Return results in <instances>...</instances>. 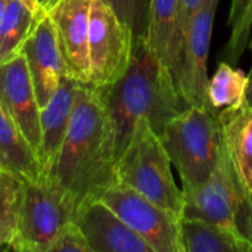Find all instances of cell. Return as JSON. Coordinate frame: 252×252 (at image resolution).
<instances>
[{"instance_id":"ffe728a7","label":"cell","mask_w":252,"mask_h":252,"mask_svg":"<svg viewBox=\"0 0 252 252\" xmlns=\"http://www.w3.org/2000/svg\"><path fill=\"white\" fill-rule=\"evenodd\" d=\"M248 74L233 65L220 61L214 75L208 81L207 96L213 109L239 108L247 103Z\"/></svg>"},{"instance_id":"7c38bea8","label":"cell","mask_w":252,"mask_h":252,"mask_svg":"<svg viewBox=\"0 0 252 252\" xmlns=\"http://www.w3.org/2000/svg\"><path fill=\"white\" fill-rule=\"evenodd\" d=\"M21 53L27 61L37 102L41 109L58 90L61 78L68 74L56 31L47 12L38 18L34 30L25 40Z\"/></svg>"},{"instance_id":"8fae6325","label":"cell","mask_w":252,"mask_h":252,"mask_svg":"<svg viewBox=\"0 0 252 252\" xmlns=\"http://www.w3.org/2000/svg\"><path fill=\"white\" fill-rule=\"evenodd\" d=\"M93 0H58L49 10L68 74L81 84L90 83L89 19Z\"/></svg>"},{"instance_id":"7402d4cb","label":"cell","mask_w":252,"mask_h":252,"mask_svg":"<svg viewBox=\"0 0 252 252\" xmlns=\"http://www.w3.org/2000/svg\"><path fill=\"white\" fill-rule=\"evenodd\" d=\"M230 35L224 44L220 61L236 65L248 49L252 32V0H232L229 13Z\"/></svg>"},{"instance_id":"484cf974","label":"cell","mask_w":252,"mask_h":252,"mask_svg":"<svg viewBox=\"0 0 252 252\" xmlns=\"http://www.w3.org/2000/svg\"><path fill=\"white\" fill-rule=\"evenodd\" d=\"M248 47H250V50H251V53H252V37H251V40H250V43H248ZM247 103H251V105H252V65H251V69H250V72H248V89H247Z\"/></svg>"},{"instance_id":"8992f818","label":"cell","mask_w":252,"mask_h":252,"mask_svg":"<svg viewBox=\"0 0 252 252\" xmlns=\"http://www.w3.org/2000/svg\"><path fill=\"white\" fill-rule=\"evenodd\" d=\"M75 207L44 176L25 182L16 233L10 251L49 252L63 226L74 220Z\"/></svg>"},{"instance_id":"9a60e30c","label":"cell","mask_w":252,"mask_h":252,"mask_svg":"<svg viewBox=\"0 0 252 252\" xmlns=\"http://www.w3.org/2000/svg\"><path fill=\"white\" fill-rule=\"evenodd\" d=\"M78 84L81 83L74 80L69 74L63 75L52 99L46 103V106L40 109L41 143L38 159L43 170V176L50 170L52 164L55 162L61 145L68 131Z\"/></svg>"},{"instance_id":"9c48e42d","label":"cell","mask_w":252,"mask_h":252,"mask_svg":"<svg viewBox=\"0 0 252 252\" xmlns=\"http://www.w3.org/2000/svg\"><path fill=\"white\" fill-rule=\"evenodd\" d=\"M219 4L220 0H205L190 18L185 31L180 59L171 71L174 86L189 106L211 108L207 96L208 53Z\"/></svg>"},{"instance_id":"44dd1931","label":"cell","mask_w":252,"mask_h":252,"mask_svg":"<svg viewBox=\"0 0 252 252\" xmlns=\"http://www.w3.org/2000/svg\"><path fill=\"white\" fill-rule=\"evenodd\" d=\"M25 182L7 171H0V245L10 251L18 224Z\"/></svg>"},{"instance_id":"7a4b0ae2","label":"cell","mask_w":252,"mask_h":252,"mask_svg":"<svg viewBox=\"0 0 252 252\" xmlns=\"http://www.w3.org/2000/svg\"><path fill=\"white\" fill-rule=\"evenodd\" d=\"M103 99L117 145V159L127 146L136 123L148 120L159 136L164 127L189 108L170 71L154 56L143 35L133 38L128 68L114 84L96 87Z\"/></svg>"},{"instance_id":"5bb4252c","label":"cell","mask_w":252,"mask_h":252,"mask_svg":"<svg viewBox=\"0 0 252 252\" xmlns=\"http://www.w3.org/2000/svg\"><path fill=\"white\" fill-rule=\"evenodd\" d=\"M143 38L154 56L171 74L185 40L180 0H149Z\"/></svg>"},{"instance_id":"603a6c76","label":"cell","mask_w":252,"mask_h":252,"mask_svg":"<svg viewBox=\"0 0 252 252\" xmlns=\"http://www.w3.org/2000/svg\"><path fill=\"white\" fill-rule=\"evenodd\" d=\"M105 1H108L112 6V9L117 12L120 19L131 28L134 37L143 35L146 28L149 0H105Z\"/></svg>"},{"instance_id":"5b68a950","label":"cell","mask_w":252,"mask_h":252,"mask_svg":"<svg viewBox=\"0 0 252 252\" xmlns=\"http://www.w3.org/2000/svg\"><path fill=\"white\" fill-rule=\"evenodd\" d=\"M159 137L180 176L182 188L204 183L224 148L217 111L204 106H189L164 127Z\"/></svg>"},{"instance_id":"cb8c5ba5","label":"cell","mask_w":252,"mask_h":252,"mask_svg":"<svg viewBox=\"0 0 252 252\" xmlns=\"http://www.w3.org/2000/svg\"><path fill=\"white\" fill-rule=\"evenodd\" d=\"M49 252H92V248L78 224L72 220L63 226Z\"/></svg>"},{"instance_id":"4fadbf2b","label":"cell","mask_w":252,"mask_h":252,"mask_svg":"<svg viewBox=\"0 0 252 252\" xmlns=\"http://www.w3.org/2000/svg\"><path fill=\"white\" fill-rule=\"evenodd\" d=\"M92 252H154L105 202L89 199L74 214Z\"/></svg>"},{"instance_id":"f1b7e54d","label":"cell","mask_w":252,"mask_h":252,"mask_svg":"<svg viewBox=\"0 0 252 252\" xmlns=\"http://www.w3.org/2000/svg\"><path fill=\"white\" fill-rule=\"evenodd\" d=\"M0 251H9V250H7L6 247H1V245H0Z\"/></svg>"},{"instance_id":"d4e9b609","label":"cell","mask_w":252,"mask_h":252,"mask_svg":"<svg viewBox=\"0 0 252 252\" xmlns=\"http://www.w3.org/2000/svg\"><path fill=\"white\" fill-rule=\"evenodd\" d=\"M205 3V0H180V9H182V21H183V31H186V27L190 21V18L195 15V12Z\"/></svg>"},{"instance_id":"4316f807","label":"cell","mask_w":252,"mask_h":252,"mask_svg":"<svg viewBox=\"0 0 252 252\" xmlns=\"http://www.w3.org/2000/svg\"><path fill=\"white\" fill-rule=\"evenodd\" d=\"M37 1H38V4L41 6V9L47 12V10H49V9H50V7L55 4L58 0H37Z\"/></svg>"},{"instance_id":"2e32d148","label":"cell","mask_w":252,"mask_h":252,"mask_svg":"<svg viewBox=\"0 0 252 252\" xmlns=\"http://www.w3.org/2000/svg\"><path fill=\"white\" fill-rule=\"evenodd\" d=\"M217 118L229 157L242 180L252 189V105L219 109Z\"/></svg>"},{"instance_id":"3957f363","label":"cell","mask_w":252,"mask_h":252,"mask_svg":"<svg viewBox=\"0 0 252 252\" xmlns=\"http://www.w3.org/2000/svg\"><path fill=\"white\" fill-rule=\"evenodd\" d=\"M182 217L213 223L252 252V189L236 171L226 146L213 174L201 185L182 188Z\"/></svg>"},{"instance_id":"ac0fdd59","label":"cell","mask_w":252,"mask_h":252,"mask_svg":"<svg viewBox=\"0 0 252 252\" xmlns=\"http://www.w3.org/2000/svg\"><path fill=\"white\" fill-rule=\"evenodd\" d=\"M44 12L37 0H9L0 19V63L21 55L25 40Z\"/></svg>"},{"instance_id":"83f0119b","label":"cell","mask_w":252,"mask_h":252,"mask_svg":"<svg viewBox=\"0 0 252 252\" xmlns=\"http://www.w3.org/2000/svg\"><path fill=\"white\" fill-rule=\"evenodd\" d=\"M7 3H9V0H0V19H1V16L4 13V9H6Z\"/></svg>"},{"instance_id":"6da1fadb","label":"cell","mask_w":252,"mask_h":252,"mask_svg":"<svg viewBox=\"0 0 252 252\" xmlns=\"http://www.w3.org/2000/svg\"><path fill=\"white\" fill-rule=\"evenodd\" d=\"M117 145L99 90L78 84L69 127L58 157L44 174L72 202L75 210L117 180Z\"/></svg>"},{"instance_id":"e0dca14e","label":"cell","mask_w":252,"mask_h":252,"mask_svg":"<svg viewBox=\"0 0 252 252\" xmlns=\"http://www.w3.org/2000/svg\"><path fill=\"white\" fill-rule=\"evenodd\" d=\"M0 170L7 171L24 182H35L43 177L37 154L22 136L15 123L0 106Z\"/></svg>"},{"instance_id":"52a82bcc","label":"cell","mask_w":252,"mask_h":252,"mask_svg":"<svg viewBox=\"0 0 252 252\" xmlns=\"http://www.w3.org/2000/svg\"><path fill=\"white\" fill-rule=\"evenodd\" d=\"M133 31L105 0H93L89 19L90 86L108 87L128 68Z\"/></svg>"},{"instance_id":"ba28073f","label":"cell","mask_w":252,"mask_h":252,"mask_svg":"<svg viewBox=\"0 0 252 252\" xmlns=\"http://www.w3.org/2000/svg\"><path fill=\"white\" fill-rule=\"evenodd\" d=\"M154 252H183L180 242V220L115 180L99 196Z\"/></svg>"},{"instance_id":"f546056e","label":"cell","mask_w":252,"mask_h":252,"mask_svg":"<svg viewBox=\"0 0 252 252\" xmlns=\"http://www.w3.org/2000/svg\"><path fill=\"white\" fill-rule=\"evenodd\" d=\"M0 171H1V170H0Z\"/></svg>"},{"instance_id":"277c9868","label":"cell","mask_w":252,"mask_h":252,"mask_svg":"<svg viewBox=\"0 0 252 252\" xmlns=\"http://www.w3.org/2000/svg\"><path fill=\"white\" fill-rule=\"evenodd\" d=\"M117 180L139 192L176 219L183 216V192L174 182L171 161L148 120L136 123L131 137L117 159Z\"/></svg>"},{"instance_id":"30bf717a","label":"cell","mask_w":252,"mask_h":252,"mask_svg":"<svg viewBox=\"0 0 252 252\" xmlns=\"http://www.w3.org/2000/svg\"><path fill=\"white\" fill-rule=\"evenodd\" d=\"M0 106L40 155V106L24 55L0 63ZM40 161V159H38Z\"/></svg>"},{"instance_id":"d6986e66","label":"cell","mask_w":252,"mask_h":252,"mask_svg":"<svg viewBox=\"0 0 252 252\" xmlns=\"http://www.w3.org/2000/svg\"><path fill=\"white\" fill-rule=\"evenodd\" d=\"M180 242L183 252H250L226 230L195 217L180 219Z\"/></svg>"}]
</instances>
